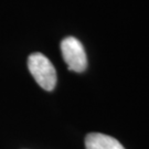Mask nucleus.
<instances>
[{"instance_id": "nucleus-1", "label": "nucleus", "mask_w": 149, "mask_h": 149, "mask_svg": "<svg viewBox=\"0 0 149 149\" xmlns=\"http://www.w3.org/2000/svg\"><path fill=\"white\" fill-rule=\"evenodd\" d=\"M29 71L39 85L45 91H52L56 85V71L51 61L42 53H32L28 59Z\"/></svg>"}, {"instance_id": "nucleus-2", "label": "nucleus", "mask_w": 149, "mask_h": 149, "mask_svg": "<svg viewBox=\"0 0 149 149\" xmlns=\"http://www.w3.org/2000/svg\"><path fill=\"white\" fill-rule=\"evenodd\" d=\"M61 51L69 70L77 73L85 71L87 68V56L84 47L76 38H65L61 42Z\"/></svg>"}, {"instance_id": "nucleus-3", "label": "nucleus", "mask_w": 149, "mask_h": 149, "mask_svg": "<svg viewBox=\"0 0 149 149\" xmlns=\"http://www.w3.org/2000/svg\"><path fill=\"white\" fill-rule=\"evenodd\" d=\"M86 149H125L117 139L101 133H91L85 138Z\"/></svg>"}]
</instances>
